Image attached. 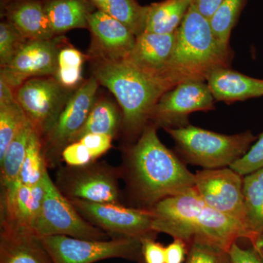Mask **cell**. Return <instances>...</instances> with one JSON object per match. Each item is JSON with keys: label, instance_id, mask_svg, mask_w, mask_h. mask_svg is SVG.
<instances>
[{"label": "cell", "instance_id": "cell-1", "mask_svg": "<svg viewBox=\"0 0 263 263\" xmlns=\"http://www.w3.org/2000/svg\"><path fill=\"white\" fill-rule=\"evenodd\" d=\"M125 167L129 190L140 209L150 210L166 197L195 186V174L160 141L152 123L128 151Z\"/></svg>", "mask_w": 263, "mask_h": 263}, {"label": "cell", "instance_id": "cell-2", "mask_svg": "<svg viewBox=\"0 0 263 263\" xmlns=\"http://www.w3.org/2000/svg\"><path fill=\"white\" fill-rule=\"evenodd\" d=\"M175 34L174 49L161 76L172 89L184 81H206L213 71L231 65L234 53L230 44L216 37L209 19L193 7Z\"/></svg>", "mask_w": 263, "mask_h": 263}, {"label": "cell", "instance_id": "cell-3", "mask_svg": "<svg viewBox=\"0 0 263 263\" xmlns=\"http://www.w3.org/2000/svg\"><path fill=\"white\" fill-rule=\"evenodd\" d=\"M93 72L98 82L117 98L122 109L124 128L130 136L141 134L156 104L172 89L162 78L147 73L126 60L100 58Z\"/></svg>", "mask_w": 263, "mask_h": 263}, {"label": "cell", "instance_id": "cell-4", "mask_svg": "<svg viewBox=\"0 0 263 263\" xmlns=\"http://www.w3.org/2000/svg\"><path fill=\"white\" fill-rule=\"evenodd\" d=\"M164 129L174 140L183 160L204 169L230 167L247 153L257 139L249 131L228 136L191 124Z\"/></svg>", "mask_w": 263, "mask_h": 263}, {"label": "cell", "instance_id": "cell-5", "mask_svg": "<svg viewBox=\"0 0 263 263\" xmlns=\"http://www.w3.org/2000/svg\"><path fill=\"white\" fill-rule=\"evenodd\" d=\"M152 229L190 243L193 238L209 236L216 210L207 205L194 187L166 197L156 203Z\"/></svg>", "mask_w": 263, "mask_h": 263}, {"label": "cell", "instance_id": "cell-6", "mask_svg": "<svg viewBox=\"0 0 263 263\" xmlns=\"http://www.w3.org/2000/svg\"><path fill=\"white\" fill-rule=\"evenodd\" d=\"M46 195L32 231L39 238L65 235L86 240H108L110 235L84 219L62 195L48 173L43 178Z\"/></svg>", "mask_w": 263, "mask_h": 263}, {"label": "cell", "instance_id": "cell-7", "mask_svg": "<svg viewBox=\"0 0 263 263\" xmlns=\"http://www.w3.org/2000/svg\"><path fill=\"white\" fill-rule=\"evenodd\" d=\"M53 263H93L110 258L142 259L141 238L86 240L65 235L41 238Z\"/></svg>", "mask_w": 263, "mask_h": 263}, {"label": "cell", "instance_id": "cell-8", "mask_svg": "<svg viewBox=\"0 0 263 263\" xmlns=\"http://www.w3.org/2000/svg\"><path fill=\"white\" fill-rule=\"evenodd\" d=\"M119 171L106 164L91 162L79 167L68 165L59 171L56 186L69 200L119 203Z\"/></svg>", "mask_w": 263, "mask_h": 263}, {"label": "cell", "instance_id": "cell-9", "mask_svg": "<svg viewBox=\"0 0 263 263\" xmlns=\"http://www.w3.org/2000/svg\"><path fill=\"white\" fill-rule=\"evenodd\" d=\"M78 212L91 224L115 238H154L153 214L150 210L127 208L119 203L70 200Z\"/></svg>", "mask_w": 263, "mask_h": 263}, {"label": "cell", "instance_id": "cell-10", "mask_svg": "<svg viewBox=\"0 0 263 263\" xmlns=\"http://www.w3.org/2000/svg\"><path fill=\"white\" fill-rule=\"evenodd\" d=\"M214 101L206 81H184L161 97L149 123L164 129L187 127L190 114L214 110Z\"/></svg>", "mask_w": 263, "mask_h": 263}, {"label": "cell", "instance_id": "cell-11", "mask_svg": "<svg viewBox=\"0 0 263 263\" xmlns=\"http://www.w3.org/2000/svg\"><path fill=\"white\" fill-rule=\"evenodd\" d=\"M98 84L94 76L86 81L67 100L56 124L45 136L46 147L43 149L47 165L55 167L59 164L64 148L72 143L84 126L96 103Z\"/></svg>", "mask_w": 263, "mask_h": 263}, {"label": "cell", "instance_id": "cell-12", "mask_svg": "<svg viewBox=\"0 0 263 263\" xmlns=\"http://www.w3.org/2000/svg\"><path fill=\"white\" fill-rule=\"evenodd\" d=\"M15 99L41 136L51 130L67 102L60 82L37 78L25 81Z\"/></svg>", "mask_w": 263, "mask_h": 263}, {"label": "cell", "instance_id": "cell-13", "mask_svg": "<svg viewBox=\"0 0 263 263\" xmlns=\"http://www.w3.org/2000/svg\"><path fill=\"white\" fill-rule=\"evenodd\" d=\"M195 176V190L203 202L218 212L240 221L245 227L243 176L230 167L204 169L197 172Z\"/></svg>", "mask_w": 263, "mask_h": 263}, {"label": "cell", "instance_id": "cell-14", "mask_svg": "<svg viewBox=\"0 0 263 263\" xmlns=\"http://www.w3.org/2000/svg\"><path fill=\"white\" fill-rule=\"evenodd\" d=\"M59 53L56 40L27 41L11 62L1 67L0 78L10 87L17 88L29 78L55 73Z\"/></svg>", "mask_w": 263, "mask_h": 263}, {"label": "cell", "instance_id": "cell-15", "mask_svg": "<svg viewBox=\"0 0 263 263\" xmlns=\"http://www.w3.org/2000/svg\"><path fill=\"white\" fill-rule=\"evenodd\" d=\"M2 192L1 224L31 230L42 209L44 181L29 186L16 181Z\"/></svg>", "mask_w": 263, "mask_h": 263}, {"label": "cell", "instance_id": "cell-16", "mask_svg": "<svg viewBox=\"0 0 263 263\" xmlns=\"http://www.w3.org/2000/svg\"><path fill=\"white\" fill-rule=\"evenodd\" d=\"M89 28L102 59L125 60L136 43V36L125 26L102 10L90 15Z\"/></svg>", "mask_w": 263, "mask_h": 263}, {"label": "cell", "instance_id": "cell-17", "mask_svg": "<svg viewBox=\"0 0 263 263\" xmlns=\"http://www.w3.org/2000/svg\"><path fill=\"white\" fill-rule=\"evenodd\" d=\"M0 263H53L41 238L32 231L1 224Z\"/></svg>", "mask_w": 263, "mask_h": 263}, {"label": "cell", "instance_id": "cell-18", "mask_svg": "<svg viewBox=\"0 0 263 263\" xmlns=\"http://www.w3.org/2000/svg\"><path fill=\"white\" fill-rule=\"evenodd\" d=\"M175 38V32H143L136 37L134 47L125 60L140 70L161 78L174 49Z\"/></svg>", "mask_w": 263, "mask_h": 263}, {"label": "cell", "instance_id": "cell-19", "mask_svg": "<svg viewBox=\"0 0 263 263\" xmlns=\"http://www.w3.org/2000/svg\"><path fill=\"white\" fill-rule=\"evenodd\" d=\"M216 101L228 104L263 96V80L222 67L213 71L206 80Z\"/></svg>", "mask_w": 263, "mask_h": 263}, {"label": "cell", "instance_id": "cell-20", "mask_svg": "<svg viewBox=\"0 0 263 263\" xmlns=\"http://www.w3.org/2000/svg\"><path fill=\"white\" fill-rule=\"evenodd\" d=\"M8 21L28 41L51 40L55 35L44 4L39 0H15L6 8Z\"/></svg>", "mask_w": 263, "mask_h": 263}, {"label": "cell", "instance_id": "cell-21", "mask_svg": "<svg viewBox=\"0 0 263 263\" xmlns=\"http://www.w3.org/2000/svg\"><path fill=\"white\" fill-rule=\"evenodd\" d=\"M43 4L55 34L89 27L93 12L87 0H46Z\"/></svg>", "mask_w": 263, "mask_h": 263}, {"label": "cell", "instance_id": "cell-22", "mask_svg": "<svg viewBox=\"0 0 263 263\" xmlns=\"http://www.w3.org/2000/svg\"><path fill=\"white\" fill-rule=\"evenodd\" d=\"M245 224L252 243L263 233V167L243 179Z\"/></svg>", "mask_w": 263, "mask_h": 263}, {"label": "cell", "instance_id": "cell-23", "mask_svg": "<svg viewBox=\"0 0 263 263\" xmlns=\"http://www.w3.org/2000/svg\"><path fill=\"white\" fill-rule=\"evenodd\" d=\"M191 0H163L149 5L145 32L173 34L191 7Z\"/></svg>", "mask_w": 263, "mask_h": 263}, {"label": "cell", "instance_id": "cell-24", "mask_svg": "<svg viewBox=\"0 0 263 263\" xmlns=\"http://www.w3.org/2000/svg\"><path fill=\"white\" fill-rule=\"evenodd\" d=\"M34 129L35 128L28 119L10 143L3 158L0 159L2 190L8 188L18 181L29 141Z\"/></svg>", "mask_w": 263, "mask_h": 263}, {"label": "cell", "instance_id": "cell-25", "mask_svg": "<svg viewBox=\"0 0 263 263\" xmlns=\"http://www.w3.org/2000/svg\"><path fill=\"white\" fill-rule=\"evenodd\" d=\"M94 4L125 26L136 37L146 31L149 5L143 6L136 0H107Z\"/></svg>", "mask_w": 263, "mask_h": 263}, {"label": "cell", "instance_id": "cell-26", "mask_svg": "<svg viewBox=\"0 0 263 263\" xmlns=\"http://www.w3.org/2000/svg\"><path fill=\"white\" fill-rule=\"evenodd\" d=\"M119 125L120 117L117 108L108 100H100L95 103L86 122L74 137L72 143L79 141L82 137L90 133L114 137L117 134Z\"/></svg>", "mask_w": 263, "mask_h": 263}, {"label": "cell", "instance_id": "cell-27", "mask_svg": "<svg viewBox=\"0 0 263 263\" xmlns=\"http://www.w3.org/2000/svg\"><path fill=\"white\" fill-rule=\"evenodd\" d=\"M41 136L36 129L29 141L25 159L21 169L18 181L22 184L32 186L43 181L48 172L47 164L43 154Z\"/></svg>", "mask_w": 263, "mask_h": 263}, {"label": "cell", "instance_id": "cell-28", "mask_svg": "<svg viewBox=\"0 0 263 263\" xmlns=\"http://www.w3.org/2000/svg\"><path fill=\"white\" fill-rule=\"evenodd\" d=\"M27 120L16 99L0 103V159Z\"/></svg>", "mask_w": 263, "mask_h": 263}, {"label": "cell", "instance_id": "cell-29", "mask_svg": "<svg viewBox=\"0 0 263 263\" xmlns=\"http://www.w3.org/2000/svg\"><path fill=\"white\" fill-rule=\"evenodd\" d=\"M246 3L247 0H223L209 19L213 32L221 42L229 44L232 30L237 24Z\"/></svg>", "mask_w": 263, "mask_h": 263}, {"label": "cell", "instance_id": "cell-30", "mask_svg": "<svg viewBox=\"0 0 263 263\" xmlns=\"http://www.w3.org/2000/svg\"><path fill=\"white\" fill-rule=\"evenodd\" d=\"M188 245L185 263H231L228 250L210 240L195 238Z\"/></svg>", "mask_w": 263, "mask_h": 263}, {"label": "cell", "instance_id": "cell-31", "mask_svg": "<svg viewBox=\"0 0 263 263\" xmlns=\"http://www.w3.org/2000/svg\"><path fill=\"white\" fill-rule=\"evenodd\" d=\"M27 39L9 21L0 24V64L5 67L11 62Z\"/></svg>", "mask_w": 263, "mask_h": 263}, {"label": "cell", "instance_id": "cell-32", "mask_svg": "<svg viewBox=\"0 0 263 263\" xmlns=\"http://www.w3.org/2000/svg\"><path fill=\"white\" fill-rule=\"evenodd\" d=\"M230 167L243 176L263 167V133L247 153Z\"/></svg>", "mask_w": 263, "mask_h": 263}, {"label": "cell", "instance_id": "cell-33", "mask_svg": "<svg viewBox=\"0 0 263 263\" xmlns=\"http://www.w3.org/2000/svg\"><path fill=\"white\" fill-rule=\"evenodd\" d=\"M62 158L67 165L72 167L86 165L94 161L89 150L80 141L73 142L66 146L62 152Z\"/></svg>", "mask_w": 263, "mask_h": 263}, {"label": "cell", "instance_id": "cell-34", "mask_svg": "<svg viewBox=\"0 0 263 263\" xmlns=\"http://www.w3.org/2000/svg\"><path fill=\"white\" fill-rule=\"evenodd\" d=\"M112 139L113 137L108 135L90 133L82 137L79 141L87 148L93 160H95L110 149Z\"/></svg>", "mask_w": 263, "mask_h": 263}, {"label": "cell", "instance_id": "cell-35", "mask_svg": "<svg viewBox=\"0 0 263 263\" xmlns=\"http://www.w3.org/2000/svg\"><path fill=\"white\" fill-rule=\"evenodd\" d=\"M141 243L143 263H166L165 247L150 237L141 239Z\"/></svg>", "mask_w": 263, "mask_h": 263}, {"label": "cell", "instance_id": "cell-36", "mask_svg": "<svg viewBox=\"0 0 263 263\" xmlns=\"http://www.w3.org/2000/svg\"><path fill=\"white\" fill-rule=\"evenodd\" d=\"M228 253L231 263H263L252 246L251 248L243 249L235 242L230 247Z\"/></svg>", "mask_w": 263, "mask_h": 263}, {"label": "cell", "instance_id": "cell-37", "mask_svg": "<svg viewBox=\"0 0 263 263\" xmlns=\"http://www.w3.org/2000/svg\"><path fill=\"white\" fill-rule=\"evenodd\" d=\"M189 249L188 243L176 238L165 247L166 263H183L186 260Z\"/></svg>", "mask_w": 263, "mask_h": 263}, {"label": "cell", "instance_id": "cell-38", "mask_svg": "<svg viewBox=\"0 0 263 263\" xmlns=\"http://www.w3.org/2000/svg\"><path fill=\"white\" fill-rule=\"evenodd\" d=\"M84 60L82 53L75 48H64L59 53V67H81Z\"/></svg>", "mask_w": 263, "mask_h": 263}, {"label": "cell", "instance_id": "cell-39", "mask_svg": "<svg viewBox=\"0 0 263 263\" xmlns=\"http://www.w3.org/2000/svg\"><path fill=\"white\" fill-rule=\"evenodd\" d=\"M57 76L62 86L72 87L81 81V67H59Z\"/></svg>", "mask_w": 263, "mask_h": 263}, {"label": "cell", "instance_id": "cell-40", "mask_svg": "<svg viewBox=\"0 0 263 263\" xmlns=\"http://www.w3.org/2000/svg\"><path fill=\"white\" fill-rule=\"evenodd\" d=\"M222 1L223 0H191V6L209 20Z\"/></svg>", "mask_w": 263, "mask_h": 263}, {"label": "cell", "instance_id": "cell-41", "mask_svg": "<svg viewBox=\"0 0 263 263\" xmlns=\"http://www.w3.org/2000/svg\"><path fill=\"white\" fill-rule=\"evenodd\" d=\"M13 100H15V97L13 93V88L0 78V103H7Z\"/></svg>", "mask_w": 263, "mask_h": 263}, {"label": "cell", "instance_id": "cell-42", "mask_svg": "<svg viewBox=\"0 0 263 263\" xmlns=\"http://www.w3.org/2000/svg\"><path fill=\"white\" fill-rule=\"evenodd\" d=\"M252 246L255 249L257 253L259 254L263 262V233L259 235L257 239L254 240L253 243H252Z\"/></svg>", "mask_w": 263, "mask_h": 263}, {"label": "cell", "instance_id": "cell-43", "mask_svg": "<svg viewBox=\"0 0 263 263\" xmlns=\"http://www.w3.org/2000/svg\"><path fill=\"white\" fill-rule=\"evenodd\" d=\"M103 1H107V0H93V2H103Z\"/></svg>", "mask_w": 263, "mask_h": 263}]
</instances>
